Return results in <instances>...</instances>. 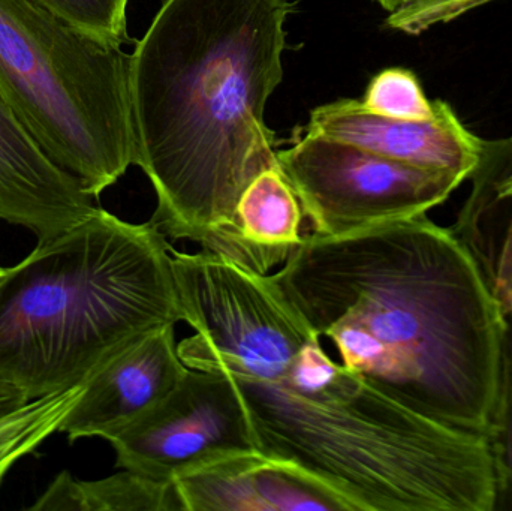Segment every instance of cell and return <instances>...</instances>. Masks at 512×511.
<instances>
[{"label": "cell", "mask_w": 512, "mask_h": 511, "mask_svg": "<svg viewBox=\"0 0 512 511\" xmlns=\"http://www.w3.org/2000/svg\"><path fill=\"white\" fill-rule=\"evenodd\" d=\"M98 209L83 183L48 158L0 93V219L44 243Z\"/></svg>", "instance_id": "8fae6325"}, {"label": "cell", "mask_w": 512, "mask_h": 511, "mask_svg": "<svg viewBox=\"0 0 512 511\" xmlns=\"http://www.w3.org/2000/svg\"><path fill=\"white\" fill-rule=\"evenodd\" d=\"M176 324L159 327L105 363L60 425L69 440H110L155 410L177 389L188 366L177 350Z\"/></svg>", "instance_id": "9c48e42d"}, {"label": "cell", "mask_w": 512, "mask_h": 511, "mask_svg": "<svg viewBox=\"0 0 512 511\" xmlns=\"http://www.w3.org/2000/svg\"><path fill=\"white\" fill-rule=\"evenodd\" d=\"M289 0H165L131 54L135 165L165 236L262 273L237 204L277 167L265 105L282 83ZM264 275V273H262Z\"/></svg>", "instance_id": "7a4b0ae2"}, {"label": "cell", "mask_w": 512, "mask_h": 511, "mask_svg": "<svg viewBox=\"0 0 512 511\" xmlns=\"http://www.w3.org/2000/svg\"><path fill=\"white\" fill-rule=\"evenodd\" d=\"M183 321L194 335L177 344L197 371L277 383L315 332L292 308L271 275L201 249L171 248Z\"/></svg>", "instance_id": "8992f818"}, {"label": "cell", "mask_w": 512, "mask_h": 511, "mask_svg": "<svg viewBox=\"0 0 512 511\" xmlns=\"http://www.w3.org/2000/svg\"><path fill=\"white\" fill-rule=\"evenodd\" d=\"M108 443L117 467L164 482L231 456L258 452L233 378L191 368L159 407Z\"/></svg>", "instance_id": "ba28073f"}, {"label": "cell", "mask_w": 512, "mask_h": 511, "mask_svg": "<svg viewBox=\"0 0 512 511\" xmlns=\"http://www.w3.org/2000/svg\"><path fill=\"white\" fill-rule=\"evenodd\" d=\"M180 321L167 236L99 207L0 272V378L30 401L65 392Z\"/></svg>", "instance_id": "277c9868"}, {"label": "cell", "mask_w": 512, "mask_h": 511, "mask_svg": "<svg viewBox=\"0 0 512 511\" xmlns=\"http://www.w3.org/2000/svg\"><path fill=\"white\" fill-rule=\"evenodd\" d=\"M271 278L346 369L424 416L492 437L504 312L453 228L420 215L310 234Z\"/></svg>", "instance_id": "6da1fadb"}, {"label": "cell", "mask_w": 512, "mask_h": 511, "mask_svg": "<svg viewBox=\"0 0 512 511\" xmlns=\"http://www.w3.org/2000/svg\"><path fill=\"white\" fill-rule=\"evenodd\" d=\"M303 216L300 200L279 165L262 171L243 192L237 204L240 234L264 275L285 263L300 245Z\"/></svg>", "instance_id": "4fadbf2b"}, {"label": "cell", "mask_w": 512, "mask_h": 511, "mask_svg": "<svg viewBox=\"0 0 512 511\" xmlns=\"http://www.w3.org/2000/svg\"><path fill=\"white\" fill-rule=\"evenodd\" d=\"M230 377L258 452L294 465L351 511H498L489 437L424 416L343 365L309 396Z\"/></svg>", "instance_id": "3957f363"}, {"label": "cell", "mask_w": 512, "mask_h": 511, "mask_svg": "<svg viewBox=\"0 0 512 511\" xmlns=\"http://www.w3.org/2000/svg\"><path fill=\"white\" fill-rule=\"evenodd\" d=\"M276 156L313 236L327 239L427 215L465 182L310 132Z\"/></svg>", "instance_id": "52a82bcc"}, {"label": "cell", "mask_w": 512, "mask_h": 511, "mask_svg": "<svg viewBox=\"0 0 512 511\" xmlns=\"http://www.w3.org/2000/svg\"><path fill=\"white\" fill-rule=\"evenodd\" d=\"M0 272H2V267H0Z\"/></svg>", "instance_id": "44dd1931"}, {"label": "cell", "mask_w": 512, "mask_h": 511, "mask_svg": "<svg viewBox=\"0 0 512 511\" xmlns=\"http://www.w3.org/2000/svg\"><path fill=\"white\" fill-rule=\"evenodd\" d=\"M77 29L110 44L129 42V0H35Z\"/></svg>", "instance_id": "ac0fdd59"}, {"label": "cell", "mask_w": 512, "mask_h": 511, "mask_svg": "<svg viewBox=\"0 0 512 511\" xmlns=\"http://www.w3.org/2000/svg\"><path fill=\"white\" fill-rule=\"evenodd\" d=\"M361 107L379 116L400 120H430L436 116V101H430L414 72L387 68L370 80Z\"/></svg>", "instance_id": "e0dca14e"}, {"label": "cell", "mask_w": 512, "mask_h": 511, "mask_svg": "<svg viewBox=\"0 0 512 511\" xmlns=\"http://www.w3.org/2000/svg\"><path fill=\"white\" fill-rule=\"evenodd\" d=\"M81 511H185L176 483L123 470L96 482H78Z\"/></svg>", "instance_id": "2e32d148"}, {"label": "cell", "mask_w": 512, "mask_h": 511, "mask_svg": "<svg viewBox=\"0 0 512 511\" xmlns=\"http://www.w3.org/2000/svg\"><path fill=\"white\" fill-rule=\"evenodd\" d=\"M303 132L346 141L406 164L471 179L483 156L484 140L469 131L448 102L436 99L430 120H400L370 113L360 99L316 107Z\"/></svg>", "instance_id": "30bf717a"}, {"label": "cell", "mask_w": 512, "mask_h": 511, "mask_svg": "<svg viewBox=\"0 0 512 511\" xmlns=\"http://www.w3.org/2000/svg\"><path fill=\"white\" fill-rule=\"evenodd\" d=\"M83 386L33 399L17 413L0 420V486L12 467L32 455L54 432L80 398Z\"/></svg>", "instance_id": "5bb4252c"}, {"label": "cell", "mask_w": 512, "mask_h": 511, "mask_svg": "<svg viewBox=\"0 0 512 511\" xmlns=\"http://www.w3.org/2000/svg\"><path fill=\"white\" fill-rule=\"evenodd\" d=\"M29 402L30 399L27 398L26 393L0 378V420L17 413Z\"/></svg>", "instance_id": "d6986e66"}, {"label": "cell", "mask_w": 512, "mask_h": 511, "mask_svg": "<svg viewBox=\"0 0 512 511\" xmlns=\"http://www.w3.org/2000/svg\"><path fill=\"white\" fill-rule=\"evenodd\" d=\"M490 284L505 318L498 414L490 443L498 468V511H512V260L490 276Z\"/></svg>", "instance_id": "9a60e30c"}, {"label": "cell", "mask_w": 512, "mask_h": 511, "mask_svg": "<svg viewBox=\"0 0 512 511\" xmlns=\"http://www.w3.org/2000/svg\"><path fill=\"white\" fill-rule=\"evenodd\" d=\"M131 54L35 0H0V93L48 158L98 198L135 165Z\"/></svg>", "instance_id": "5b68a950"}, {"label": "cell", "mask_w": 512, "mask_h": 511, "mask_svg": "<svg viewBox=\"0 0 512 511\" xmlns=\"http://www.w3.org/2000/svg\"><path fill=\"white\" fill-rule=\"evenodd\" d=\"M174 483L185 511H351L294 465L258 452L222 459Z\"/></svg>", "instance_id": "7c38bea8"}, {"label": "cell", "mask_w": 512, "mask_h": 511, "mask_svg": "<svg viewBox=\"0 0 512 511\" xmlns=\"http://www.w3.org/2000/svg\"><path fill=\"white\" fill-rule=\"evenodd\" d=\"M375 2H378L385 11L393 12L399 9L400 6L405 5V3L411 2V0H375Z\"/></svg>", "instance_id": "ffe728a7"}]
</instances>
